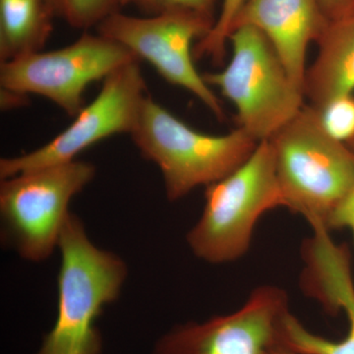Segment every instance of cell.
Segmentation results:
<instances>
[{
    "mask_svg": "<svg viewBox=\"0 0 354 354\" xmlns=\"http://www.w3.org/2000/svg\"><path fill=\"white\" fill-rule=\"evenodd\" d=\"M326 131L346 143L354 140V94L341 95L318 109Z\"/></svg>",
    "mask_w": 354,
    "mask_h": 354,
    "instance_id": "17",
    "label": "cell"
},
{
    "mask_svg": "<svg viewBox=\"0 0 354 354\" xmlns=\"http://www.w3.org/2000/svg\"><path fill=\"white\" fill-rule=\"evenodd\" d=\"M326 19L335 22L354 15V0H319Z\"/></svg>",
    "mask_w": 354,
    "mask_h": 354,
    "instance_id": "20",
    "label": "cell"
},
{
    "mask_svg": "<svg viewBox=\"0 0 354 354\" xmlns=\"http://www.w3.org/2000/svg\"><path fill=\"white\" fill-rule=\"evenodd\" d=\"M214 22L188 12L134 17L115 12L97 26V34L115 41L146 60L172 85L188 91L218 120L225 118L221 101L198 72L193 44L205 38Z\"/></svg>",
    "mask_w": 354,
    "mask_h": 354,
    "instance_id": "8",
    "label": "cell"
},
{
    "mask_svg": "<svg viewBox=\"0 0 354 354\" xmlns=\"http://www.w3.org/2000/svg\"><path fill=\"white\" fill-rule=\"evenodd\" d=\"M288 312L285 290L258 286L236 311L172 328L156 342L152 354H272L283 344Z\"/></svg>",
    "mask_w": 354,
    "mask_h": 354,
    "instance_id": "10",
    "label": "cell"
},
{
    "mask_svg": "<svg viewBox=\"0 0 354 354\" xmlns=\"http://www.w3.org/2000/svg\"><path fill=\"white\" fill-rule=\"evenodd\" d=\"M218 1L221 0H121V4L136 7L149 16L169 12L196 14L215 24V11Z\"/></svg>",
    "mask_w": 354,
    "mask_h": 354,
    "instance_id": "18",
    "label": "cell"
},
{
    "mask_svg": "<svg viewBox=\"0 0 354 354\" xmlns=\"http://www.w3.org/2000/svg\"><path fill=\"white\" fill-rule=\"evenodd\" d=\"M327 230L348 228L354 239V186L348 195L335 207L326 225Z\"/></svg>",
    "mask_w": 354,
    "mask_h": 354,
    "instance_id": "19",
    "label": "cell"
},
{
    "mask_svg": "<svg viewBox=\"0 0 354 354\" xmlns=\"http://www.w3.org/2000/svg\"><path fill=\"white\" fill-rule=\"evenodd\" d=\"M201 218L186 236L191 250L212 264L239 260L248 251L261 216L285 207L270 140L258 143L245 162L207 186Z\"/></svg>",
    "mask_w": 354,
    "mask_h": 354,
    "instance_id": "4",
    "label": "cell"
},
{
    "mask_svg": "<svg viewBox=\"0 0 354 354\" xmlns=\"http://www.w3.org/2000/svg\"><path fill=\"white\" fill-rule=\"evenodd\" d=\"M248 0H221L220 13L215 24L205 38L194 44L193 55L195 59L207 57L216 66H221L227 55V44L235 21Z\"/></svg>",
    "mask_w": 354,
    "mask_h": 354,
    "instance_id": "15",
    "label": "cell"
},
{
    "mask_svg": "<svg viewBox=\"0 0 354 354\" xmlns=\"http://www.w3.org/2000/svg\"><path fill=\"white\" fill-rule=\"evenodd\" d=\"M311 295L330 314L344 310L348 332L342 341H330L310 332L290 313L283 320V342L301 354H354V283L351 262L333 260L316 272Z\"/></svg>",
    "mask_w": 354,
    "mask_h": 354,
    "instance_id": "12",
    "label": "cell"
},
{
    "mask_svg": "<svg viewBox=\"0 0 354 354\" xmlns=\"http://www.w3.org/2000/svg\"><path fill=\"white\" fill-rule=\"evenodd\" d=\"M286 208L305 216L313 230L354 186V151L326 131L318 109L306 106L271 139Z\"/></svg>",
    "mask_w": 354,
    "mask_h": 354,
    "instance_id": "2",
    "label": "cell"
},
{
    "mask_svg": "<svg viewBox=\"0 0 354 354\" xmlns=\"http://www.w3.org/2000/svg\"><path fill=\"white\" fill-rule=\"evenodd\" d=\"M27 102H29L28 95L1 88L0 104H1L2 111H8V109L21 108V106L27 104Z\"/></svg>",
    "mask_w": 354,
    "mask_h": 354,
    "instance_id": "21",
    "label": "cell"
},
{
    "mask_svg": "<svg viewBox=\"0 0 354 354\" xmlns=\"http://www.w3.org/2000/svg\"><path fill=\"white\" fill-rule=\"evenodd\" d=\"M329 23L319 0H248L234 30L243 25L259 29L271 41L291 80L304 92L307 50Z\"/></svg>",
    "mask_w": 354,
    "mask_h": 354,
    "instance_id": "11",
    "label": "cell"
},
{
    "mask_svg": "<svg viewBox=\"0 0 354 354\" xmlns=\"http://www.w3.org/2000/svg\"><path fill=\"white\" fill-rule=\"evenodd\" d=\"M140 60L106 77L97 97L84 106L64 131L41 148L0 160V178L75 160L88 147L116 134H131L148 95Z\"/></svg>",
    "mask_w": 354,
    "mask_h": 354,
    "instance_id": "9",
    "label": "cell"
},
{
    "mask_svg": "<svg viewBox=\"0 0 354 354\" xmlns=\"http://www.w3.org/2000/svg\"><path fill=\"white\" fill-rule=\"evenodd\" d=\"M95 176L94 165L75 160L1 179L4 244L26 261L48 259L57 248L65 220L71 213L70 202Z\"/></svg>",
    "mask_w": 354,
    "mask_h": 354,
    "instance_id": "6",
    "label": "cell"
},
{
    "mask_svg": "<svg viewBox=\"0 0 354 354\" xmlns=\"http://www.w3.org/2000/svg\"><path fill=\"white\" fill-rule=\"evenodd\" d=\"M348 147L351 149V150L354 151V140L353 142H351V143L348 144Z\"/></svg>",
    "mask_w": 354,
    "mask_h": 354,
    "instance_id": "23",
    "label": "cell"
},
{
    "mask_svg": "<svg viewBox=\"0 0 354 354\" xmlns=\"http://www.w3.org/2000/svg\"><path fill=\"white\" fill-rule=\"evenodd\" d=\"M57 248L62 254L57 318L36 354H101L95 321L104 307L120 297L127 264L116 254L95 246L73 213L65 220Z\"/></svg>",
    "mask_w": 354,
    "mask_h": 354,
    "instance_id": "1",
    "label": "cell"
},
{
    "mask_svg": "<svg viewBox=\"0 0 354 354\" xmlns=\"http://www.w3.org/2000/svg\"><path fill=\"white\" fill-rule=\"evenodd\" d=\"M272 354H301L295 353V351H293L292 349H290V348H288V346H286L285 344H281V346H277L276 348L274 349V351H272Z\"/></svg>",
    "mask_w": 354,
    "mask_h": 354,
    "instance_id": "22",
    "label": "cell"
},
{
    "mask_svg": "<svg viewBox=\"0 0 354 354\" xmlns=\"http://www.w3.org/2000/svg\"><path fill=\"white\" fill-rule=\"evenodd\" d=\"M316 44L318 55L305 74L304 95L320 109L354 93V15L330 22Z\"/></svg>",
    "mask_w": 354,
    "mask_h": 354,
    "instance_id": "13",
    "label": "cell"
},
{
    "mask_svg": "<svg viewBox=\"0 0 354 354\" xmlns=\"http://www.w3.org/2000/svg\"><path fill=\"white\" fill-rule=\"evenodd\" d=\"M232 55L218 72L205 73L236 109L237 127L258 142L271 139L304 108V92L291 80L271 41L257 28L239 26L228 39Z\"/></svg>",
    "mask_w": 354,
    "mask_h": 354,
    "instance_id": "5",
    "label": "cell"
},
{
    "mask_svg": "<svg viewBox=\"0 0 354 354\" xmlns=\"http://www.w3.org/2000/svg\"><path fill=\"white\" fill-rule=\"evenodd\" d=\"M138 58L113 39L84 32L73 44L57 50L39 51L0 64L2 88L38 95L75 118L84 108L91 83L104 80ZM139 60V59H138Z\"/></svg>",
    "mask_w": 354,
    "mask_h": 354,
    "instance_id": "7",
    "label": "cell"
},
{
    "mask_svg": "<svg viewBox=\"0 0 354 354\" xmlns=\"http://www.w3.org/2000/svg\"><path fill=\"white\" fill-rule=\"evenodd\" d=\"M53 17L48 0H0V62L41 51Z\"/></svg>",
    "mask_w": 354,
    "mask_h": 354,
    "instance_id": "14",
    "label": "cell"
},
{
    "mask_svg": "<svg viewBox=\"0 0 354 354\" xmlns=\"http://www.w3.org/2000/svg\"><path fill=\"white\" fill-rule=\"evenodd\" d=\"M48 3L55 16L85 31L97 27L122 6L121 0H48Z\"/></svg>",
    "mask_w": 354,
    "mask_h": 354,
    "instance_id": "16",
    "label": "cell"
},
{
    "mask_svg": "<svg viewBox=\"0 0 354 354\" xmlns=\"http://www.w3.org/2000/svg\"><path fill=\"white\" fill-rule=\"evenodd\" d=\"M130 136L141 155L160 169L169 201L225 178L248 160L259 143L239 127L225 135L197 131L150 95Z\"/></svg>",
    "mask_w": 354,
    "mask_h": 354,
    "instance_id": "3",
    "label": "cell"
}]
</instances>
